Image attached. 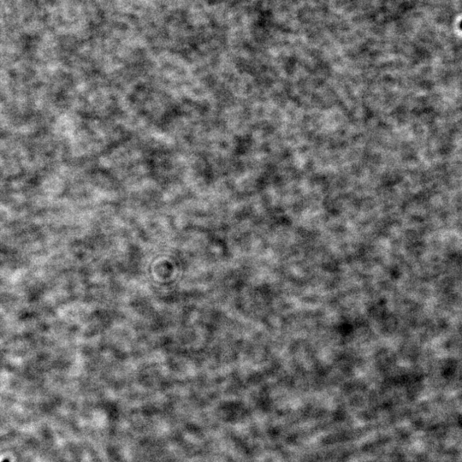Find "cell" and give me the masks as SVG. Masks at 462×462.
<instances>
[{
    "label": "cell",
    "mask_w": 462,
    "mask_h": 462,
    "mask_svg": "<svg viewBox=\"0 0 462 462\" xmlns=\"http://www.w3.org/2000/svg\"><path fill=\"white\" fill-rule=\"evenodd\" d=\"M2 462H10V459H4L3 461Z\"/></svg>",
    "instance_id": "1"
}]
</instances>
